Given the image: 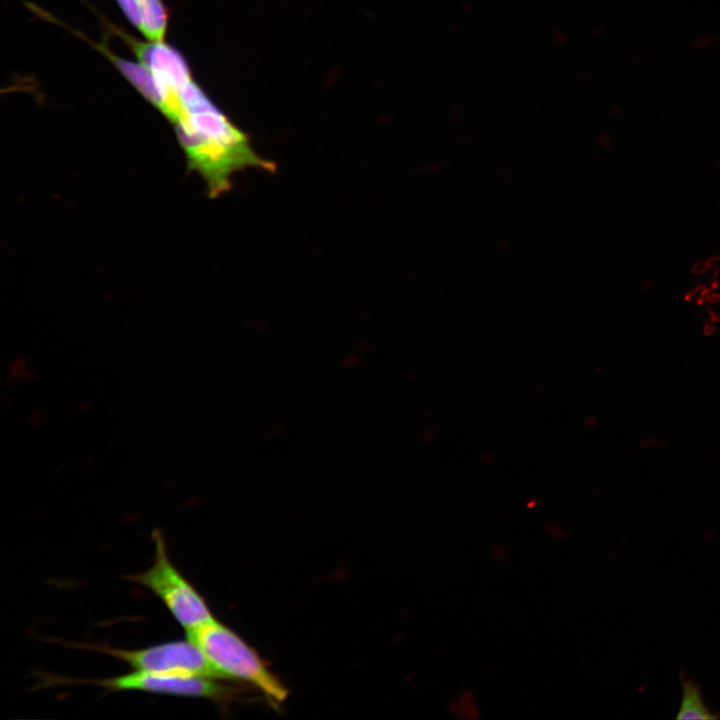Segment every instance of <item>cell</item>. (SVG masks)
I'll return each instance as SVG.
<instances>
[{"label":"cell","instance_id":"obj_5","mask_svg":"<svg viewBox=\"0 0 720 720\" xmlns=\"http://www.w3.org/2000/svg\"><path fill=\"white\" fill-rule=\"evenodd\" d=\"M142 65L147 67L160 83L164 95L179 93L192 80L182 55L164 42H140L123 35Z\"/></svg>","mask_w":720,"mask_h":720},{"label":"cell","instance_id":"obj_4","mask_svg":"<svg viewBox=\"0 0 720 720\" xmlns=\"http://www.w3.org/2000/svg\"><path fill=\"white\" fill-rule=\"evenodd\" d=\"M77 646L119 659L134 671L222 679L203 651L189 639L163 642L140 649L85 644Z\"/></svg>","mask_w":720,"mask_h":720},{"label":"cell","instance_id":"obj_7","mask_svg":"<svg viewBox=\"0 0 720 720\" xmlns=\"http://www.w3.org/2000/svg\"><path fill=\"white\" fill-rule=\"evenodd\" d=\"M682 699L677 719H717L718 714L713 713L703 701L699 686L691 679L681 676Z\"/></svg>","mask_w":720,"mask_h":720},{"label":"cell","instance_id":"obj_3","mask_svg":"<svg viewBox=\"0 0 720 720\" xmlns=\"http://www.w3.org/2000/svg\"><path fill=\"white\" fill-rule=\"evenodd\" d=\"M42 687L90 684L99 686L108 692L140 691L152 694L203 698L215 702L225 709L238 699L240 690L225 683L222 679L192 675L155 674L133 671L103 679H68L55 675H44Z\"/></svg>","mask_w":720,"mask_h":720},{"label":"cell","instance_id":"obj_9","mask_svg":"<svg viewBox=\"0 0 720 720\" xmlns=\"http://www.w3.org/2000/svg\"><path fill=\"white\" fill-rule=\"evenodd\" d=\"M713 43H714V38H713V37H711V36H703V37L699 38V39L696 41V46H697L698 48L703 49V48H707V47L711 46Z\"/></svg>","mask_w":720,"mask_h":720},{"label":"cell","instance_id":"obj_2","mask_svg":"<svg viewBox=\"0 0 720 720\" xmlns=\"http://www.w3.org/2000/svg\"><path fill=\"white\" fill-rule=\"evenodd\" d=\"M154 558L152 565L127 580L155 594L185 631L215 619L205 598L184 577L170 559L161 530L152 532Z\"/></svg>","mask_w":720,"mask_h":720},{"label":"cell","instance_id":"obj_6","mask_svg":"<svg viewBox=\"0 0 720 720\" xmlns=\"http://www.w3.org/2000/svg\"><path fill=\"white\" fill-rule=\"evenodd\" d=\"M94 46L112 62L143 97L158 110L162 108L164 101L162 87L147 67L117 56L104 45L94 44Z\"/></svg>","mask_w":720,"mask_h":720},{"label":"cell","instance_id":"obj_8","mask_svg":"<svg viewBox=\"0 0 720 720\" xmlns=\"http://www.w3.org/2000/svg\"><path fill=\"white\" fill-rule=\"evenodd\" d=\"M120 8L130 23L140 32L143 29L142 12L137 0H117Z\"/></svg>","mask_w":720,"mask_h":720},{"label":"cell","instance_id":"obj_1","mask_svg":"<svg viewBox=\"0 0 720 720\" xmlns=\"http://www.w3.org/2000/svg\"><path fill=\"white\" fill-rule=\"evenodd\" d=\"M185 632L187 639L203 651L222 679L249 683L274 703L287 698L288 691L283 683L257 652L226 625L214 619Z\"/></svg>","mask_w":720,"mask_h":720}]
</instances>
